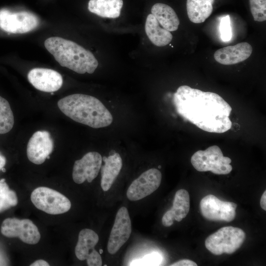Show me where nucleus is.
Segmentation results:
<instances>
[{
    "mask_svg": "<svg viewBox=\"0 0 266 266\" xmlns=\"http://www.w3.org/2000/svg\"><path fill=\"white\" fill-rule=\"evenodd\" d=\"M172 100L179 115L203 131L224 133L232 127L229 116L232 108L217 94L182 85L173 94Z\"/></svg>",
    "mask_w": 266,
    "mask_h": 266,
    "instance_id": "1",
    "label": "nucleus"
},
{
    "mask_svg": "<svg viewBox=\"0 0 266 266\" xmlns=\"http://www.w3.org/2000/svg\"><path fill=\"white\" fill-rule=\"evenodd\" d=\"M60 110L73 121L98 129L107 127L113 121L109 111L97 98L82 94H74L60 99Z\"/></svg>",
    "mask_w": 266,
    "mask_h": 266,
    "instance_id": "2",
    "label": "nucleus"
},
{
    "mask_svg": "<svg viewBox=\"0 0 266 266\" xmlns=\"http://www.w3.org/2000/svg\"><path fill=\"white\" fill-rule=\"evenodd\" d=\"M44 46L62 66L78 73L92 74L98 66V62L91 52L72 41L51 37L45 40Z\"/></svg>",
    "mask_w": 266,
    "mask_h": 266,
    "instance_id": "3",
    "label": "nucleus"
},
{
    "mask_svg": "<svg viewBox=\"0 0 266 266\" xmlns=\"http://www.w3.org/2000/svg\"><path fill=\"white\" fill-rule=\"evenodd\" d=\"M245 239V233L242 229L224 227L208 236L205 241V246L215 255L231 254L241 247Z\"/></svg>",
    "mask_w": 266,
    "mask_h": 266,
    "instance_id": "4",
    "label": "nucleus"
},
{
    "mask_svg": "<svg viewBox=\"0 0 266 266\" xmlns=\"http://www.w3.org/2000/svg\"><path fill=\"white\" fill-rule=\"evenodd\" d=\"M194 167L200 172L210 171L216 174H227L232 170L231 159L225 157L217 145L209 147L205 150H199L191 157Z\"/></svg>",
    "mask_w": 266,
    "mask_h": 266,
    "instance_id": "5",
    "label": "nucleus"
},
{
    "mask_svg": "<svg viewBox=\"0 0 266 266\" xmlns=\"http://www.w3.org/2000/svg\"><path fill=\"white\" fill-rule=\"evenodd\" d=\"M31 200L37 209L50 214H63L71 207V202L66 196L45 187L35 189L31 194Z\"/></svg>",
    "mask_w": 266,
    "mask_h": 266,
    "instance_id": "6",
    "label": "nucleus"
},
{
    "mask_svg": "<svg viewBox=\"0 0 266 266\" xmlns=\"http://www.w3.org/2000/svg\"><path fill=\"white\" fill-rule=\"evenodd\" d=\"M39 23L37 17L30 12L0 10V28L9 33H24L31 32L38 27Z\"/></svg>",
    "mask_w": 266,
    "mask_h": 266,
    "instance_id": "7",
    "label": "nucleus"
},
{
    "mask_svg": "<svg viewBox=\"0 0 266 266\" xmlns=\"http://www.w3.org/2000/svg\"><path fill=\"white\" fill-rule=\"evenodd\" d=\"M1 233L8 237H18L24 243H37L40 234L37 227L31 220L16 218L5 219L1 224Z\"/></svg>",
    "mask_w": 266,
    "mask_h": 266,
    "instance_id": "8",
    "label": "nucleus"
},
{
    "mask_svg": "<svg viewBox=\"0 0 266 266\" xmlns=\"http://www.w3.org/2000/svg\"><path fill=\"white\" fill-rule=\"evenodd\" d=\"M236 204L219 200L213 195H208L200 201L202 215L210 221L231 222L236 215Z\"/></svg>",
    "mask_w": 266,
    "mask_h": 266,
    "instance_id": "9",
    "label": "nucleus"
},
{
    "mask_svg": "<svg viewBox=\"0 0 266 266\" xmlns=\"http://www.w3.org/2000/svg\"><path fill=\"white\" fill-rule=\"evenodd\" d=\"M161 180L159 170L155 168L147 170L132 182L127 191L128 199L136 201L146 197L159 187Z\"/></svg>",
    "mask_w": 266,
    "mask_h": 266,
    "instance_id": "10",
    "label": "nucleus"
},
{
    "mask_svg": "<svg viewBox=\"0 0 266 266\" xmlns=\"http://www.w3.org/2000/svg\"><path fill=\"white\" fill-rule=\"evenodd\" d=\"M132 233V223L128 209L121 207L117 212L107 243L109 254H114L129 239Z\"/></svg>",
    "mask_w": 266,
    "mask_h": 266,
    "instance_id": "11",
    "label": "nucleus"
},
{
    "mask_svg": "<svg viewBox=\"0 0 266 266\" xmlns=\"http://www.w3.org/2000/svg\"><path fill=\"white\" fill-rule=\"evenodd\" d=\"M97 233L89 229H82L79 233L75 254L78 259L86 260L89 266H100L102 259L95 247L99 241Z\"/></svg>",
    "mask_w": 266,
    "mask_h": 266,
    "instance_id": "12",
    "label": "nucleus"
},
{
    "mask_svg": "<svg viewBox=\"0 0 266 266\" xmlns=\"http://www.w3.org/2000/svg\"><path fill=\"white\" fill-rule=\"evenodd\" d=\"M102 158L97 152L86 153L81 159L75 161L72 170V179L77 184L87 180L91 182L98 175L102 165Z\"/></svg>",
    "mask_w": 266,
    "mask_h": 266,
    "instance_id": "13",
    "label": "nucleus"
},
{
    "mask_svg": "<svg viewBox=\"0 0 266 266\" xmlns=\"http://www.w3.org/2000/svg\"><path fill=\"white\" fill-rule=\"evenodd\" d=\"M54 148V142L50 133L46 131L35 132L28 143L27 155L30 161L36 165L43 163Z\"/></svg>",
    "mask_w": 266,
    "mask_h": 266,
    "instance_id": "14",
    "label": "nucleus"
},
{
    "mask_svg": "<svg viewBox=\"0 0 266 266\" xmlns=\"http://www.w3.org/2000/svg\"><path fill=\"white\" fill-rule=\"evenodd\" d=\"M28 79L35 89L49 93L59 90L63 82V77L58 72L46 68H33L28 74Z\"/></svg>",
    "mask_w": 266,
    "mask_h": 266,
    "instance_id": "15",
    "label": "nucleus"
},
{
    "mask_svg": "<svg viewBox=\"0 0 266 266\" xmlns=\"http://www.w3.org/2000/svg\"><path fill=\"white\" fill-rule=\"evenodd\" d=\"M252 52L251 45L247 42H241L227 46L216 51L214 58L218 63L224 65L239 63L248 59Z\"/></svg>",
    "mask_w": 266,
    "mask_h": 266,
    "instance_id": "16",
    "label": "nucleus"
},
{
    "mask_svg": "<svg viewBox=\"0 0 266 266\" xmlns=\"http://www.w3.org/2000/svg\"><path fill=\"white\" fill-rule=\"evenodd\" d=\"M190 210V197L188 191L181 189L178 190L174 196L172 207L167 211L162 219L163 225L171 226L173 221H181L185 218Z\"/></svg>",
    "mask_w": 266,
    "mask_h": 266,
    "instance_id": "17",
    "label": "nucleus"
},
{
    "mask_svg": "<svg viewBox=\"0 0 266 266\" xmlns=\"http://www.w3.org/2000/svg\"><path fill=\"white\" fill-rule=\"evenodd\" d=\"M104 164L101 166L100 185L103 191L109 190L119 175L122 167V160L118 153L108 157L103 156Z\"/></svg>",
    "mask_w": 266,
    "mask_h": 266,
    "instance_id": "18",
    "label": "nucleus"
},
{
    "mask_svg": "<svg viewBox=\"0 0 266 266\" xmlns=\"http://www.w3.org/2000/svg\"><path fill=\"white\" fill-rule=\"evenodd\" d=\"M145 31L150 40L157 46H166L172 39L170 32L161 27L152 14H148L146 18Z\"/></svg>",
    "mask_w": 266,
    "mask_h": 266,
    "instance_id": "19",
    "label": "nucleus"
},
{
    "mask_svg": "<svg viewBox=\"0 0 266 266\" xmlns=\"http://www.w3.org/2000/svg\"><path fill=\"white\" fill-rule=\"evenodd\" d=\"M151 14L163 28L169 32L177 30L180 21L175 11L169 5L157 3L151 8Z\"/></svg>",
    "mask_w": 266,
    "mask_h": 266,
    "instance_id": "20",
    "label": "nucleus"
},
{
    "mask_svg": "<svg viewBox=\"0 0 266 266\" xmlns=\"http://www.w3.org/2000/svg\"><path fill=\"white\" fill-rule=\"evenodd\" d=\"M123 0H90L88 10L103 18H116L121 13Z\"/></svg>",
    "mask_w": 266,
    "mask_h": 266,
    "instance_id": "21",
    "label": "nucleus"
},
{
    "mask_svg": "<svg viewBox=\"0 0 266 266\" xmlns=\"http://www.w3.org/2000/svg\"><path fill=\"white\" fill-rule=\"evenodd\" d=\"M214 0H187L186 8L189 20L197 24L204 22L212 12Z\"/></svg>",
    "mask_w": 266,
    "mask_h": 266,
    "instance_id": "22",
    "label": "nucleus"
},
{
    "mask_svg": "<svg viewBox=\"0 0 266 266\" xmlns=\"http://www.w3.org/2000/svg\"><path fill=\"white\" fill-rule=\"evenodd\" d=\"M14 124V115L8 101L0 96V134L9 132Z\"/></svg>",
    "mask_w": 266,
    "mask_h": 266,
    "instance_id": "23",
    "label": "nucleus"
},
{
    "mask_svg": "<svg viewBox=\"0 0 266 266\" xmlns=\"http://www.w3.org/2000/svg\"><path fill=\"white\" fill-rule=\"evenodd\" d=\"M18 199L16 193L9 189L5 179L0 180V213L16 205Z\"/></svg>",
    "mask_w": 266,
    "mask_h": 266,
    "instance_id": "24",
    "label": "nucleus"
},
{
    "mask_svg": "<svg viewBox=\"0 0 266 266\" xmlns=\"http://www.w3.org/2000/svg\"><path fill=\"white\" fill-rule=\"evenodd\" d=\"M250 10L255 21L266 20V0H249Z\"/></svg>",
    "mask_w": 266,
    "mask_h": 266,
    "instance_id": "25",
    "label": "nucleus"
},
{
    "mask_svg": "<svg viewBox=\"0 0 266 266\" xmlns=\"http://www.w3.org/2000/svg\"><path fill=\"white\" fill-rule=\"evenodd\" d=\"M162 257L157 252L152 253L145 256L141 259L134 260L131 266H158L161 263Z\"/></svg>",
    "mask_w": 266,
    "mask_h": 266,
    "instance_id": "26",
    "label": "nucleus"
},
{
    "mask_svg": "<svg viewBox=\"0 0 266 266\" xmlns=\"http://www.w3.org/2000/svg\"><path fill=\"white\" fill-rule=\"evenodd\" d=\"M220 31L221 38L223 41L228 42L231 39L232 32L229 15L221 18L220 24Z\"/></svg>",
    "mask_w": 266,
    "mask_h": 266,
    "instance_id": "27",
    "label": "nucleus"
},
{
    "mask_svg": "<svg viewBox=\"0 0 266 266\" xmlns=\"http://www.w3.org/2000/svg\"><path fill=\"white\" fill-rule=\"evenodd\" d=\"M171 266H197V264L193 261L187 259L181 260L170 265Z\"/></svg>",
    "mask_w": 266,
    "mask_h": 266,
    "instance_id": "28",
    "label": "nucleus"
},
{
    "mask_svg": "<svg viewBox=\"0 0 266 266\" xmlns=\"http://www.w3.org/2000/svg\"><path fill=\"white\" fill-rule=\"evenodd\" d=\"M31 266H49V264L45 261L43 260H36L33 263H32Z\"/></svg>",
    "mask_w": 266,
    "mask_h": 266,
    "instance_id": "29",
    "label": "nucleus"
},
{
    "mask_svg": "<svg viewBox=\"0 0 266 266\" xmlns=\"http://www.w3.org/2000/svg\"><path fill=\"white\" fill-rule=\"evenodd\" d=\"M261 207L264 210H266V191L265 190L260 200Z\"/></svg>",
    "mask_w": 266,
    "mask_h": 266,
    "instance_id": "30",
    "label": "nucleus"
},
{
    "mask_svg": "<svg viewBox=\"0 0 266 266\" xmlns=\"http://www.w3.org/2000/svg\"><path fill=\"white\" fill-rule=\"evenodd\" d=\"M6 163L5 157L0 154V170L4 167Z\"/></svg>",
    "mask_w": 266,
    "mask_h": 266,
    "instance_id": "31",
    "label": "nucleus"
},
{
    "mask_svg": "<svg viewBox=\"0 0 266 266\" xmlns=\"http://www.w3.org/2000/svg\"><path fill=\"white\" fill-rule=\"evenodd\" d=\"M103 253V250L102 249L100 250V254H102Z\"/></svg>",
    "mask_w": 266,
    "mask_h": 266,
    "instance_id": "32",
    "label": "nucleus"
},
{
    "mask_svg": "<svg viewBox=\"0 0 266 266\" xmlns=\"http://www.w3.org/2000/svg\"><path fill=\"white\" fill-rule=\"evenodd\" d=\"M161 166H159V168H161Z\"/></svg>",
    "mask_w": 266,
    "mask_h": 266,
    "instance_id": "33",
    "label": "nucleus"
}]
</instances>
